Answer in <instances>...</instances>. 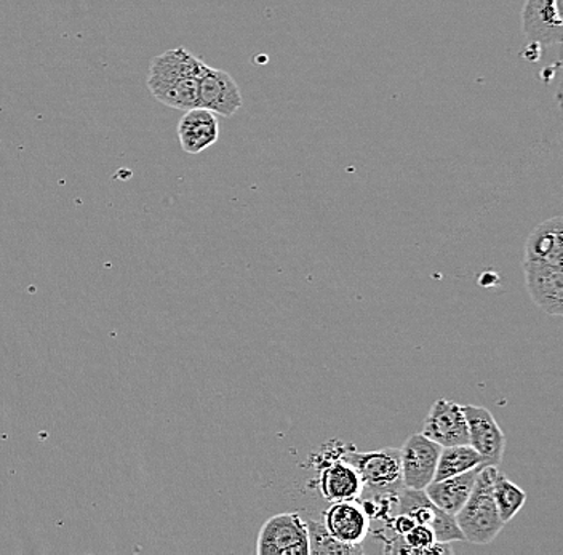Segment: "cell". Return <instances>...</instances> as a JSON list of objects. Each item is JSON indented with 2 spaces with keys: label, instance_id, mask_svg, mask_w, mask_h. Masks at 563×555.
<instances>
[{
  "label": "cell",
  "instance_id": "6da1fadb",
  "mask_svg": "<svg viewBox=\"0 0 563 555\" xmlns=\"http://www.w3.org/2000/svg\"><path fill=\"white\" fill-rule=\"evenodd\" d=\"M209 66L186 48L156 56L147 74V89L158 103L188 111L199 108V84Z\"/></svg>",
  "mask_w": 563,
  "mask_h": 555
},
{
  "label": "cell",
  "instance_id": "7a4b0ae2",
  "mask_svg": "<svg viewBox=\"0 0 563 555\" xmlns=\"http://www.w3.org/2000/svg\"><path fill=\"white\" fill-rule=\"evenodd\" d=\"M498 470L496 466L481 467L470 498L455 515L457 526L467 543L485 546L505 529L506 523L499 518L493 498V479Z\"/></svg>",
  "mask_w": 563,
  "mask_h": 555
},
{
  "label": "cell",
  "instance_id": "3957f363",
  "mask_svg": "<svg viewBox=\"0 0 563 555\" xmlns=\"http://www.w3.org/2000/svg\"><path fill=\"white\" fill-rule=\"evenodd\" d=\"M340 456L357 470L364 490L387 495L399 493L405 488L399 448L355 452L351 445H341Z\"/></svg>",
  "mask_w": 563,
  "mask_h": 555
},
{
  "label": "cell",
  "instance_id": "277c9868",
  "mask_svg": "<svg viewBox=\"0 0 563 555\" xmlns=\"http://www.w3.org/2000/svg\"><path fill=\"white\" fill-rule=\"evenodd\" d=\"M258 555H309L308 523L297 512L267 519L256 540Z\"/></svg>",
  "mask_w": 563,
  "mask_h": 555
},
{
  "label": "cell",
  "instance_id": "5b68a950",
  "mask_svg": "<svg viewBox=\"0 0 563 555\" xmlns=\"http://www.w3.org/2000/svg\"><path fill=\"white\" fill-rule=\"evenodd\" d=\"M341 445L330 444L332 449L323 452L322 462L316 465L319 467L317 488L329 502L357 500L364 493V482L357 470L340 456Z\"/></svg>",
  "mask_w": 563,
  "mask_h": 555
},
{
  "label": "cell",
  "instance_id": "8992f818",
  "mask_svg": "<svg viewBox=\"0 0 563 555\" xmlns=\"http://www.w3.org/2000/svg\"><path fill=\"white\" fill-rule=\"evenodd\" d=\"M470 431V445L482 456V467L501 466L506 435L490 410L478 406H463Z\"/></svg>",
  "mask_w": 563,
  "mask_h": 555
},
{
  "label": "cell",
  "instance_id": "52a82bcc",
  "mask_svg": "<svg viewBox=\"0 0 563 555\" xmlns=\"http://www.w3.org/2000/svg\"><path fill=\"white\" fill-rule=\"evenodd\" d=\"M399 449L405 488L424 490L434 480L442 447L420 432L408 437Z\"/></svg>",
  "mask_w": 563,
  "mask_h": 555
},
{
  "label": "cell",
  "instance_id": "ba28073f",
  "mask_svg": "<svg viewBox=\"0 0 563 555\" xmlns=\"http://www.w3.org/2000/svg\"><path fill=\"white\" fill-rule=\"evenodd\" d=\"M562 0H526L522 33L531 44L552 47L563 42Z\"/></svg>",
  "mask_w": 563,
  "mask_h": 555
},
{
  "label": "cell",
  "instance_id": "9c48e42d",
  "mask_svg": "<svg viewBox=\"0 0 563 555\" xmlns=\"http://www.w3.org/2000/svg\"><path fill=\"white\" fill-rule=\"evenodd\" d=\"M421 434L434 441L440 447L470 444V431L463 406L455 400H435L422 423Z\"/></svg>",
  "mask_w": 563,
  "mask_h": 555
},
{
  "label": "cell",
  "instance_id": "30bf717a",
  "mask_svg": "<svg viewBox=\"0 0 563 555\" xmlns=\"http://www.w3.org/2000/svg\"><path fill=\"white\" fill-rule=\"evenodd\" d=\"M523 274L531 300L545 314L563 315V265L523 262Z\"/></svg>",
  "mask_w": 563,
  "mask_h": 555
},
{
  "label": "cell",
  "instance_id": "8fae6325",
  "mask_svg": "<svg viewBox=\"0 0 563 555\" xmlns=\"http://www.w3.org/2000/svg\"><path fill=\"white\" fill-rule=\"evenodd\" d=\"M323 525L330 535L350 546H362L372 530V519L357 500L332 502L327 509Z\"/></svg>",
  "mask_w": 563,
  "mask_h": 555
},
{
  "label": "cell",
  "instance_id": "7c38bea8",
  "mask_svg": "<svg viewBox=\"0 0 563 555\" xmlns=\"http://www.w3.org/2000/svg\"><path fill=\"white\" fill-rule=\"evenodd\" d=\"M242 104L244 100L234 77L209 66L199 84V108L209 109L223 118H232Z\"/></svg>",
  "mask_w": 563,
  "mask_h": 555
},
{
  "label": "cell",
  "instance_id": "4fadbf2b",
  "mask_svg": "<svg viewBox=\"0 0 563 555\" xmlns=\"http://www.w3.org/2000/svg\"><path fill=\"white\" fill-rule=\"evenodd\" d=\"M218 138H220V124H218L217 114L209 109H188L179 119L178 140L185 153H203L213 146Z\"/></svg>",
  "mask_w": 563,
  "mask_h": 555
},
{
  "label": "cell",
  "instance_id": "5bb4252c",
  "mask_svg": "<svg viewBox=\"0 0 563 555\" xmlns=\"http://www.w3.org/2000/svg\"><path fill=\"white\" fill-rule=\"evenodd\" d=\"M523 262L563 265V218L554 217L534 227L523 247Z\"/></svg>",
  "mask_w": 563,
  "mask_h": 555
},
{
  "label": "cell",
  "instance_id": "9a60e30c",
  "mask_svg": "<svg viewBox=\"0 0 563 555\" xmlns=\"http://www.w3.org/2000/svg\"><path fill=\"white\" fill-rule=\"evenodd\" d=\"M478 470H481V467L449 477V479L432 480L424 488L426 495L439 509L456 515L470 498L471 491H473Z\"/></svg>",
  "mask_w": 563,
  "mask_h": 555
},
{
  "label": "cell",
  "instance_id": "2e32d148",
  "mask_svg": "<svg viewBox=\"0 0 563 555\" xmlns=\"http://www.w3.org/2000/svg\"><path fill=\"white\" fill-rule=\"evenodd\" d=\"M475 467H482V456L470 444L442 447L434 480L449 479Z\"/></svg>",
  "mask_w": 563,
  "mask_h": 555
},
{
  "label": "cell",
  "instance_id": "e0dca14e",
  "mask_svg": "<svg viewBox=\"0 0 563 555\" xmlns=\"http://www.w3.org/2000/svg\"><path fill=\"white\" fill-rule=\"evenodd\" d=\"M493 498H495L496 508H498L499 518L508 523L516 518L527 502V493L519 485L509 480L505 474L496 473L493 479Z\"/></svg>",
  "mask_w": 563,
  "mask_h": 555
},
{
  "label": "cell",
  "instance_id": "ac0fdd59",
  "mask_svg": "<svg viewBox=\"0 0 563 555\" xmlns=\"http://www.w3.org/2000/svg\"><path fill=\"white\" fill-rule=\"evenodd\" d=\"M306 523H308L309 555L364 554V547L350 546V544L341 543L336 537L330 535L329 530L325 529L323 522L306 520Z\"/></svg>",
  "mask_w": 563,
  "mask_h": 555
},
{
  "label": "cell",
  "instance_id": "d6986e66",
  "mask_svg": "<svg viewBox=\"0 0 563 555\" xmlns=\"http://www.w3.org/2000/svg\"><path fill=\"white\" fill-rule=\"evenodd\" d=\"M432 532H434L435 541L438 543H450L453 541H464L463 533H461L460 526H457L455 515L449 514V512L439 509L438 515L432 520L431 525Z\"/></svg>",
  "mask_w": 563,
  "mask_h": 555
},
{
  "label": "cell",
  "instance_id": "ffe728a7",
  "mask_svg": "<svg viewBox=\"0 0 563 555\" xmlns=\"http://www.w3.org/2000/svg\"><path fill=\"white\" fill-rule=\"evenodd\" d=\"M389 525L397 536H404L405 533L410 532V530L413 529L415 525H417V522H415V520L411 519L410 515L397 514L394 515L393 519H390Z\"/></svg>",
  "mask_w": 563,
  "mask_h": 555
}]
</instances>
